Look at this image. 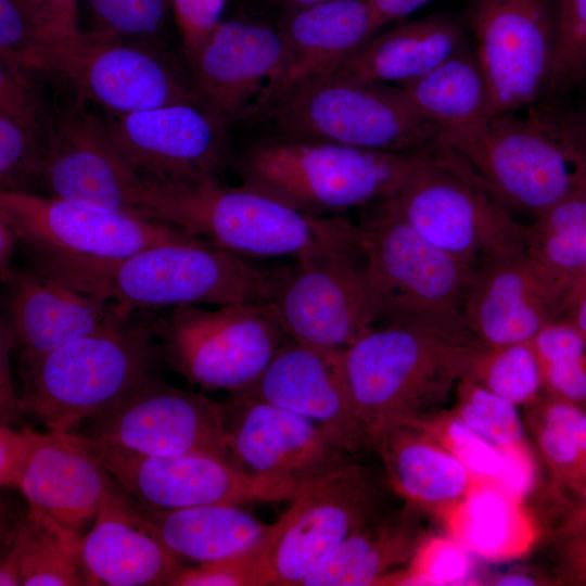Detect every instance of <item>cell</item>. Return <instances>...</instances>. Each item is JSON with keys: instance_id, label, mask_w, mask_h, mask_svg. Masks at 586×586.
I'll use <instances>...</instances> for the list:
<instances>
[{"instance_id": "cell-1", "label": "cell", "mask_w": 586, "mask_h": 586, "mask_svg": "<svg viewBox=\"0 0 586 586\" xmlns=\"http://www.w3.org/2000/svg\"><path fill=\"white\" fill-rule=\"evenodd\" d=\"M31 262L37 271L113 302L122 316L182 305H267L277 271L198 235L114 260L31 256Z\"/></svg>"}, {"instance_id": "cell-2", "label": "cell", "mask_w": 586, "mask_h": 586, "mask_svg": "<svg viewBox=\"0 0 586 586\" xmlns=\"http://www.w3.org/2000/svg\"><path fill=\"white\" fill-rule=\"evenodd\" d=\"M437 144L457 154L510 212L533 219L586 188L583 123L531 106L442 129Z\"/></svg>"}, {"instance_id": "cell-3", "label": "cell", "mask_w": 586, "mask_h": 586, "mask_svg": "<svg viewBox=\"0 0 586 586\" xmlns=\"http://www.w3.org/2000/svg\"><path fill=\"white\" fill-rule=\"evenodd\" d=\"M431 156L267 133L233 156L241 184L316 217L365 209L393 196Z\"/></svg>"}, {"instance_id": "cell-4", "label": "cell", "mask_w": 586, "mask_h": 586, "mask_svg": "<svg viewBox=\"0 0 586 586\" xmlns=\"http://www.w3.org/2000/svg\"><path fill=\"white\" fill-rule=\"evenodd\" d=\"M482 344L394 323L373 324L343 351L357 416L374 445L384 431L433 415L454 398Z\"/></svg>"}, {"instance_id": "cell-5", "label": "cell", "mask_w": 586, "mask_h": 586, "mask_svg": "<svg viewBox=\"0 0 586 586\" xmlns=\"http://www.w3.org/2000/svg\"><path fill=\"white\" fill-rule=\"evenodd\" d=\"M116 315L40 356L21 357L17 409L48 431L71 432L155 377L161 354L149 313Z\"/></svg>"}, {"instance_id": "cell-6", "label": "cell", "mask_w": 586, "mask_h": 586, "mask_svg": "<svg viewBox=\"0 0 586 586\" xmlns=\"http://www.w3.org/2000/svg\"><path fill=\"white\" fill-rule=\"evenodd\" d=\"M144 182V217L238 255L297 259L357 238V226L341 216L307 215L242 184Z\"/></svg>"}, {"instance_id": "cell-7", "label": "cell", "mask_w": 586, "mask_h": 586, "mask_svg": "<svg viewBox=\"0 0 586 586\" xmlns=\"http://www.w3.org/2000/svg\"><path fill=\"white\" fill-rule=\"evenodd\" d=\"M362 211L358 242L378 304L375 324L475 340L463 308L476 265L426 241L383 201Z\"/></svg>"}, {"instance_id": "cell-8", "label": "cell", "mask_w": 586, "mask_h": 586, "mask_svg": "<svg viewBox=\"0 0 586 586\" xmlns=\"http://www.w3.org/2000/svg\"><path fill=\"white\" fill-rule=\"evenodd\" d=\"M272 135L394 153H423L441 128L397 86L327 75L307 81L259 117Z\"/></svg>"}, {"instance_id": "cell-9", "label": "cell", "mask_w": 586, "mask_h": 586, "mask_svg": "<svg viewBox=\"0 0 586 586\" xmlns=\"http://www.w3.org/2000/svg\"><path fill=\"white\" fill-rule=\"evenodd\" d=\"M21 66L66 82L76 99L106 114H128L196 101L189 74L161 48L95 30L47 35ZM199 103V102H198Z\"/></svg>"}, {"instance_id": "cell-10", "label": "cell", "mask_w": 586, "mask_h": 586, "mask_svg": "<svg viewBox=\"0 0 586 586\" xmlns=\"http://www.w3.org/2000/svg\"><path fill=\"white\" fill-rule=\"evenodd\" d=\"M383 202L426 241L472 265L493 252L525 247L526 226L441 144Z\"/></svg>"}, {"instance_id": "cell-11", "label": "cell", "mask_w": 586, "mask_h": 586, "mask_svg": "<svg viewBox=\"0 0 586 586\" xmlns=\"http://www.w3.org/2000/svg\"><path fill=\"white\" fill-rule=\"evenodd\" d=\"M149 314L161 358L191 383L242 391L291 339L266 305H182Z\"/></svg>"}, {"instance_id": "cell-12", "label": "cell", "mask_w": 586, "mask_h": 586, "mask_svg": "<svg viewBox=\"0 0 586 586\" xmlns=\"http://www.w3.org/2000/svg\"><path fill=\"white\" fill-rule=\"evenodd\" d=\"M277 269L267 307L294 341L345 349L375 324L378 304L356 241Z\"/></svg>"}, {"instance_id": "cell-13", "label": "cell", "mask_w": 586, "mask_h": 586, "mask_svg": "<svg viewBox=\"0 0 586 586\" xmlns=\"http://www.w3.org/2000/svg\"><path fill=\"white\" fill-rule=\"evenodd\" d=\"M463 21L487 77L494 115L548 95L558 39V0H466Z\"/></svg>"}, {"instance_id": "cell-14", "label": "cell", "mask_w": 586, "mask_h": 586, "mask_svg": "<svg viewBox=\"0 0 586 586\" xmlns=\"http://www.w3.org/2000/svg\"><path fill=\"white\" fill-rule=\"evenodd\" d=\"M0 219L40 257L114 260L194 237L144 216L35 193L1 191Z\"/></svg>"}, {"instance_id": "cell-15", "label": "cell", "mask_w": 586, "mask_h": 586, "mask_svg": "<svg viewBox=\"0 0 586 586\" xmlns=\"http://www.w3.org/2000/svg\"><path fill=\"white\" fill-rule=\"evenodd\" d=\"M279 518L269 585L300 586L348 536L378 518L379 493L367 472L345 459L306 482Z\"/></svg>"}, {"instance_id": "cell-16", "label": "cell", "mask_w": 586, "mask_h": 586, "mask_svg": "<svg viewBox=\"0 0 586 586\" xmlns=\"http://www.w3.org/2000/svg\"><path fill=\"white\" fill-rule=\"evenodd\" d=\"M87 421L82 435L125 451L207 455L231 461L224 405L156 375Z\"/></svg>"}, {"instance_id": "cell-17", "label": "cell", "mask_w": 586, "mask_h": 586, "mask_svg": "<svg viewBox=\"0 0 586 586\" xmlns=\"http://www.w3.org/2000/svg\"><path fill=\"white\" fill-rule=\"evenodd\" d=\"M104 120L119 153L153 182L219 180L233 160L229 127L195 101L106 114Z\"/></svg>"}, {"instance_id": "cell-18", "label": "cell", "mask_w": 586, "mask_h": 586, "mask_svg": "<svg viewBox=\"0 0 586 586\" xmlns=\"http://www.w3.org/2000/svg\"><path fill=\"white\" fill-rule=\"evenodd\" d=\"M231 462L249 476L293 494L345 451L321 425L270 403L231 395L225 405Z\"/></svg>"}, {"instance_id": "cell-19", "label": "cell", "mask_w": 586, "mask_h": 586, "mask_svg": "<svg viewBox=\"0 0 586 586\" xmlns=\"http://www.w3.org/2000/svg\"><path fill=\"white\" fill-rule=\"evenodd\" d=\"M82 436L117 484L148 510L240 506L251 501L293 498L291 492L255 480L222 458L207 455L145 456Z\"/></svg>"}, {"instance_id": "cell-20", "label": "cell", "mask_w": 586, "mask_h": 586, "mask_svg": "<svg viewBox=\"0 0 586 586\" xmlns=\"http://www.w3.org/2000/svg\"><path fill=\"white\" fill-rule=\"evenodd\" d=\"M41 187L49 196L142 216L144 179L114 145L104 117L78 99L53 115Z\"/></svg>"}, {"instance_id": "cell-21", "label": "cell", "mask_w": 586, "mask_h": 586, "mask_svg": "<svg viewBox=\"0 0 586 586\" xmlns=\"http://www.w3.org/2000/svg\"><path fill=\"white\" fill-rule=\"evenodd\" d=\"M564 291L525 247L493 252L474 269L463 308L467 328L485 346L532 342L563 316Z\"/></svg>"}, {"instance_id": "cell-22", "label": "cell", "mask_w": 586, "mask_h": 586, "mask_svg": "<svg viewBox=\"0 0 586 586\" xmlns=\"http://www.w3.org/2000/svg\"><path fill=\"white\" fill-rule=\"evenodd\" d=\"M284 51L277 25L259 20L221 21L188 62L196 101L228 127L255 119L280 74Z\"/></svg>"}, {"instance_id": "cell-23", "label": "cell", "mask_w": 586, "mask_h": 586, "mask_svg": "<svg viewBox=\"0 0 586 586\" xmlns=\"http://www.w3.org/2000/svg\"><path fill=\"white\" fill-rule=\"evenodd\" d=\"M343 351L289 339L251 385L231 395L285 408L324 428L345 451L361 450L371 443L356 412Z\"/></svg>"}, {"instance_id": "cell-24", "label": "cell", "mask_w": 586, "mask_h": 586, "mask_svg": "<svg viewBox=\"0 0 586 586\" xmlns=\"http://www.w3.org/2000/svg\"><path fill=\"white\" fill-rule=\"evenodd\" d=\"M26 431L13 487L29 505L84 535L114 479L81 434Z\"/></svg>"}, {"instance_id": "cell-25", "label": "cell", "mask_w": 586, "mask_h": 586, "mask_svg": "<svg viewBox=\"0 0 586 586\" xmlns=\"http://www.w3.org/2000/svg\"><path fill=\"white\" fill-rule=\"evenodd\" d=\"M86 585H171L184 568L141 507L114 480L81 538Z\"/></svg>"}, {"instance_id": "cell-26", "label": "cell", "mask_w": 586, "mask_h": 586, "mask_svg": "<svg viewBox=\"0 0 586 586\" xmlns=\"http://www.w3.org/2000/svg\"><path fill=\"white\" fill-rule=\"evenodd\" d=\"M276 25L284 60L255 119L298 86L334 72L384 28L370 0H327L283 12Z\"/></svg>"}, {"instance_id": "cell-27", "label": "cell", "mask_w": 586, "mask_h": 586, "mask_svg": "<svg viewBox=\"0 0 586 586\" xmlns=\"http://www.w3.org/2000/svg\"><path fill=\"white\" fill-rule=\"evenodd\" d=\"M8 317L20 357L40 356L85 336L120 315L111 301L79 291L34 268L4 282Z\"/></svg>"}, {"instance_id": "cell-28", "label": "cell", "mask_w": 586, "mask_h": 586, "mask_svg": "<svg viewBox=\"0 0 586 586\" xmlns=\"http://www.w3.org/2000/svg\"><path fill=\"white\" fill-rule=\"evenodd\" d=\"M462 18L436 13L379 31L329 75L404 87L469 44Z\"/></svg>"}, {"instance_id": "cell-29", "label": "cell", "mask_w": 586, "mask_h": 586, "mask_svg": "<svg viewBox=\"0 0 586 586\" xmlns=\"http://www.w3.org/2000/svg\"><path fill=\"white\" fill-rule=\"evenodd\" d=\"M374 447L387 479L411 506L443 521L483 481L453 454L412 424H399L381 433Z\"/></svg>"}, {"instance_id": "cell-30", "label": "cell", "mask_w": 586, "mask_h": 586, "mask_svg": "<svg viewBox=\"0 0 586 586\" xmlns=\"http://www.w3.org/2000/svg\"><path fill=\"white\" fill-rule=\"evenodd\" d=\"M35 72L0 60V188L35 193L41 187L53 115Z\"/></svg>"}, {"instance_id": "cell-31", "label": "cell", "mask_w": 586, "mask_h": 586, "mask_svg": "<svg viewBox=\"0 0 586 586\" xmlns=\"http://www.w3.org/2000/svg\"><path fill=\"white\" fill-rule=\"evenodd\" d=\"M404 511L374 519L348 536L302 583L305 586L388 585L394 569L408 563L423 539Z\"/></svg>"}, {"instance_id": "cell-32", "label": "cell", "mask_w": 586, "mask_h": 586, "mask_svg": "<svg viewBox=\"0 0 586 586\" xmlns=\"http://www.w3.org/2000/svg\"><path fill=\"white\" fill-rule=\"evenodd\" d=\"M82 534L29 505L17 523L10 550L1 560V586L86 585Z\"/></svg>"}, {"instance_id": "cell-33", "label": "cell", "mask_w": 586, "mask_h": 586, "mask_svg": "<svg viewBox=\"0 0 586 586\" xmlns=\"http://www.w3.org/2000/svg\"><path fill=\"white\" fill-rule=\"evenodd\" d=\"M157 535L180 559L213 562L245 549L268 530L234 505H205L171 510L141 507Z\"/></svg>"}, {"instance_id": "cell-34", "label": "cell", "mask_w": 586, "mask_h": 586, "mask_svg": "<svg viewBox=\"0 0 586 586\" xmlns=\"http://www.w3.org/2000/svg\"><path fill=\"white\" fill-rule=\"evenodd\" d=\"M400 88L413 109L441 130L494 116L489 84L471 43Z\"/></svg>"}, {"instance_id": "cell-35", "label": "cell", "mask_w": 586, "mask_h": 586, "mask_svg": "<svg viewBox=\"0 0 586 586\" xmlns=\"http://www.w3.org/2000/svg\"><path fill=\"white\" fill-rule=\"evenodd\" d=\"M444 523L468 551L491 560L520 556L536 537L522 500L494 483L474 487Z\"/></svg>"}, {"instance_id": "cell-36", "label": "cell", "mask_w": 586, "mask_h": 586, "mask_svg": "<svg viewBox=\"0 0 586 586\" xmlns=\"http://www.w3.org/2000/svg\"><path fill=\"white\" fill-rule=\"evenodd\" d=\"M524 409L553 488L576 494L586 479V408L543 393Z\"/></svg>"}, {"instance_id": "cell-37", "label": "cell", "mask_w": 586, "mask_h": 586, "mask_svg": "<svg viewBox=\"0 0 586 586\" xmlns=\"http://www.w3.org/2000/svg\"><path fill=\"white\" fill-rule=\"evenodd\" d=\"M525 249L565 285L586 264V188L535 217L526 226Z\"/></svg>"}, {"instance_id": "cell-38", "label": "cell", "mask_w": 586, "mask_h": 586, "mask_svg": "<svg viewBox=\"0 0 586 586\" xmlns=\"http://www.w3.org/2000/svg\"><path fill=\"white\" fill-rule=\"evenodd\" d=\"M544 393L586 408V337L566 318H558L533 339Z\"/></svg>"}, {"instance_id": "cell-39", "label": "cell", "mask_w": 586, "mask_h": 586, "mask_svg": "<svg viewBox=\"0 0 586 586\" xmlns=\"http://www.w3.org/2000/svg\"><path fill=\"white\" fill-rule=\"evenodd\" d=\"M467 379L476 381L519 407L530 405L544 393L540 367L532 342L481 345Z\"/></svg>"}, {"instance_id": "cell-40", "label": "cell", "mask_w": 586, "mask_h": 586, "mask_svg": "<svg viewBox=\"0 0 586 586\" xmlns=\"http://www.w3.org/2000/svg\"><path fill=\"white\" fill-rule=\"evenodd\" d=\"M449 410L500 450L527 446L519 406L474 380L458 383Z\"/></svg>"}, {"instance_id": "cell-41", "label": "cell", "mask_w": 586, "mask_h": 586, "mask_svg": "<svg viewBox=\"0 0 586 586\" xmlns=\"http://www.w3.org/2000/svg\"><path fill=\"white\" fill-rule=\"evenodd\" d=\"M279 519L254 544L226 558L184 566L170 586H269V557Z\"/></svg>"}, {"instance_id": "cell-42", "label": "cell", "mask_w": 586, "mask_h": 586, "mask_svg": "<svg viewBox=\"0 0 586 586\" xmlns=\"http://www.w3.org/2000/svg\"><path fill=\"white\" fill-rule=\"evenodd\" d=\"M412 424L453 454L475 477L497 484L504 471L502 451L475 433L449 409L423 417Z\"/></svg>"}, {"instance_id": "cell-43", "label": "cell", "mask_w": 586, "mask_h": 586, "mask_svg": "<svg viewBox=\"0 0 586 586\" xmlns=\"http://www.w3.org/2000/svg\"><path fill=\"white\" fill-rule=\"evenodd\" d=\"M94 28L114 38L160 47L168 0H87Z\"/></svg>"}, {"instance_id": "cell-44", "label": "cell", "mask_w": 586, "mask_h": 586, "mask_svg": "<svg viewBox=\"0 0 586 586\" xmlns=\"http://www.w3.org/2000/svg\"><path fill=\"white\" fill-rule=\"evenodd\" d=\"M468 550L449 536L423 537L408 566L390 585H466L470 582Z\"/></svg>"}, {"instance_id": "cell-45", "label": "cell", "mask_w": 586, "mask_h": 586, "mask_svg": "<svg viewBox=\"0 0 586 586\" xmlns=\"http://www.w3.org/2000/svg\"><path fill=\"white\" fill-rule=\"evenodd\" d=\"M586 77V0H558V39L548 94Z\"/></svg>"}, {"instance_id": "cell-46", "label": "cell", "mask_w": 586, "mask_h": 586, "mask_svg": "<svg viewBox=\"0 0 586 586\" xmlns=\"http://www.w3.org/2000/svg\"><path fill=\"white\" fill-rule=\"evenodd\" d=\"M46 35L24 0H0V60L22 64Z\"/></svg>"}, {"instance_id": "cell-47", "label": "cell", "mask_w": 586, "mask_h": 586, "mask_svg": "<svg viewBox=\"0 0 586 586\" xmlns=\"http://www.w3.org/2000/svg\"><path fill=\"white\" fill-rule=\"evenodd\" d=\"M181 35L182 52L189 62L217 26L227 0H169Z\"/></svg>"}, {"instance_id": "cell-48", "label": "cell", "mask_w": 586, "mask_h": 586, "mask_svg": "<svg viewBox=\"0 0 586 586\" xmlns=\"http://www.w3.org/2000/svg\"><path fill=\"white\" fill-rule=\"evenodd\" d=\"M37 23L48 34H73L80 30L78 0H24Z\"/></svg>"}, {"instance_id": "cell-49", "label": "cell", "mask_w": 586, "mask_h": 586, "mask_svg": "<svg viewBox=\"0 0 586 586\" xmlns=\"http://www.w3.org/2000/svg\"><path fill=\"white\" fill-rule=\"evenodd\" d=\"M560 537L563 543L559 581L571 585H586V527Z\"/></svg>"}, {"instance_id": "cell-50", "label": "cell", "mask_w": 586, "mask_h": 586, "mask_svg": "<svg viewBox=\"0 0 586 586\" xmlns=\"http://www.w3.org/2000/svg\"><path fill=\"white\" fill-rule=\"evenodd\" d=\"M433 0H370L383 27L403 22Z\"/></svg>"}, {"instance_id": "cell-51", "label": "cell", "mask_w": 586, "mask_h": 586, "mask_svg": "<svg viewBox=\"0 0 586 586\" xmlns=\"http://www.w3.org/2000/svg\"><path fill=\"white\" fill-rule=\"evenodd\" d=\"M575 495V502L569 506L565 518L557 530L559 536L586 527V479Z\"/></svg>"}, {"instance_id": "cell-52", "label": "cell", "mask_w": 586, "mask_h": 586, "mask_svg": "<svg viewBox=\"0 0 586 586\" xmlns=\"http://www.w3.org/2000/svg\"><path fill=\"white\" fill-rule=\"evenodd\" d=\"M17 242L20 240L15 230L0 219V276L3 283L8 281L13 271L11 262Z\"/></svg>"}, {"instance_id": "cell-53", "label": "cell", "mask_w": 586, "mask_h": 586, "mask_svg": "<svg viewBox=\"0 0 586 586\" xmlns=\"http://www.w3.org/2000/svg\"><path fill=\"white\" fill-rule=\"evenodd\" d=\"M585 294L586 264L574 276H572L565 284L563 316L570 306Z\"/></svg>"}, {"instance_id": "cell-54", "label": "cell", "mask_w": 586, "mask_h": 586, "mask_svg": "<svg viewBox=\"0 0 586 586\" xmlns=\"http://www.w3.org/2000/svg\"><path fill=\"white\" fill-rule=\"evenodd\" d=\"M563 317L569 319L586 337V294L574 302Z\"/></svg>"}, {"instance_id": "cell-55", "label": "cell", "mask_w": 586, "mask_h": 586, "mask_svg": "<svg viewBox=\"0 0 586 586\" xmlns=\"http://www.w3.org/2000/svg\"><path fill=\"white\" fill-rule=\"evenodd\" d=\"M492 584L499 586H535L540 583L527 573L513 572L497 577Z\"/></svg>"}, {"instance_id": "cell-56", "label": "cell", "mask_w": 586, "mask_h": 586, "mask_svg": "<svg viewBox=\"0 0 586 586\" xmlns=\"http://www.w3.org/2000/svg\"><path fill=\"white\" fill-rule=\"evenodd\" d=\"M265 3L272 8H277L283 12L309 7L316 3H320L327 0H263Z\"/></svg>"}, {"instance_id": "cell-57", "label": "cell", "mask_w": 586, "mask_h": 586, "mask_svg": "<svg viewBox=\"0 0 586 586\" xmlns=\"http://www.w3.org/2000/svg\"><path fill=\"white\" fill-rule=\"evenodd\" d=\"M583 125H584V127H585V129H586V119H585V122L583 123Z\"/></svg>"}]
</instances>
